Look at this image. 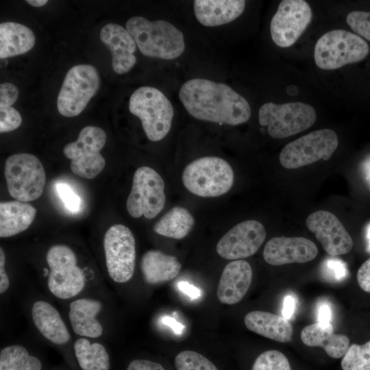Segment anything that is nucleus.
<instances>
[{"mask_svg":"<svg viewBox=\"0 0 370 370\" xmlns=\"http://www.w3.org/2000/svg\"><path fill=\"white\" fill-rule=\"evenodd\" d=\"M179 97L187 112L201 121L237 125L251 116L247 100L223 83L192 79L182 86Z\"/></svg>","mask_w":370,"mask_h":370,"instance_id":"nucleus-1","label":"nucleus"},{"mask_svg":"<svg viewBox=\"0 0 370 370\" xmlns=\"http://www.w3.org/2000/svg\"><path fill=\"white\" fill-rule=\"evenodd\" d=\"M47 266L42 269L45 285L60 300H72L90 284L85 269L81 267L75 251L68 245H53L47 250Z\"/></svg>","mask_w":370,"mask_h":370,"instance_id":"nucleus-2","label":"nucleus"},{"mask_svg":"<svg viewBox=\"0 0 370 370\" xmlns=\"http://www.w3.org/2000/svg\"><path fill=\"white\" fill-rule=\"evenodd\" d=\"M125 26L140 52L146 56L173 60L184 51L183 34L165 20L150 21L142 16H134L127 20Z\"/></svg>","mask_w":370,"mask_h":370,"instance_id":"nucleus-3","label":"nucleus"},{"mask_svg":"<svg viewBox=\"0 0 370 370\" xmlns=\"http://www.w3.org/2000/svg\"><path fill=\"white\" fill-rule=\"evenodd\" d=\"M130 112L141 121L149 140L159 141L169 132L174 116L173 106L158 89L141 86L131 95Z\"/></svg>","mask_w":370,"mask_h":370,"instance_id":"nucleus-4","label":"nucleus"},{"mask_svg":"<svg viewBox=\"0 0 370 370\" xmlns=\"http://www.w3.org/2000/svg\"><path fill=\"white\" fill-rule=\"evenodd\" d=\"M182 182L191 193L203 197H214L227 193L234 183V172L225 160L203 157L189 163L182 173Z\"/></svg>","mask_w":370,"mask_h":370,"instance_id":"nucleus-5","label":"nucleus"},{"mask_svg":"<svg viewBox=\"0 0 370 370\" xmlns=\"http://www.w3.org/2000/svg\"><path fill=\"white\" fill-rule=\"evenodd\" d=\"M369 47L356 34L335 29L323 34L317 40L314 52L316 64L324 70H333L362 60Z\"/></svg>","mask_w":370,"mask_h":370,"instance_id":"nucleus-6","label":"nucleus"},{"mask_svg":"<svg viewBox=\"0 0 370 370\" xmlns=\"http://www.w3.org/2000/svg\"><path fill=\"white\" fill-rule=\"evenodd\" d=\"M4 175L9 194L22 202L34 201L42 194L46 174L40 160L31 153H19L9 156Z\"/></svg>","mask_w":370,"mask_h":370,"instance_id":"nucleus-7","label":"nucleus"},{"mask_svg":"<svg viewBox=\"0 0 370 370\" xmlns=\"http://www.w3.org/2000/svg\"><path fill=\"white\" fill-rule=\"evenodd\" d=\"M317 119L314 108L301 102L263 104L258 112L259 123L267 127L269 134L284 138L310 127Z\"/></svg>","mask_w":370,"mask_h":370,"instance_id":"nucleus-8","label":"nucleus"},{"mask_svg":"<svg viewBox=\"0 0 370 370\" xmlns=\"http://www.w3.org/2000/svg\"><path fill=\"white\" fill-rule=\"evenodd\" d=\"M100 86L99 75L90 64H77L66 73L57 99L60 114L73 117L79 114Z\"/></svg>","mask_w":370,"mask_h":370,"instance_id":"nucleus-9","label":"nucleus"},{"mask_svg":"<svg viewBox=\"0 0 370 370\" xmlns=\"http://www.w3.org/2000/svg\"><path fill=\"white\" fill-rule=\"evenodd\" d=\"M106 139V134L101 128L95 126L84 127L77 139L66 145L63 149L64 155L71 161V171L86 179L97 176L106 164L100 151Z\"/></svg>","mask_w":370,"mask_h":370,"instance_id":"nucleus-10","label":"nucleus"},{"mask_svg":"<svg viewBox=\"0 0 370 370\" xmlns=\"http://www.w3.org/2000/svg\"><path fill=\"white\" fill-rule=\"evenodd\" d=\"M107 273L116 284H124L133 277L136 262V243L131 230L121 224L111 226L103 238Z\"/></svg>","mask_w":370,"mask_h":370,"instance_id":"nucleus-11","label":"nucleus"},{"mask_svg":"<svg viewBox=\"0 0 370 370\" xmlns=\"http://www.w3.org/2000/svg\"><path fill=\"white\" fill-rule=\"evenodd\" d=\"M165 202L164 183L161 176L151 167H139L134 174L127 199L128 213L134 218L143 215L153 219L162 210Z\"/></svg>","mask_w":370,"mask_h":370,"instance_id":"nucleus-12","label":"nucleus"},{"mask_svg":"<svg viewBox=\"0 0 370 370\" xmlns=\"http://www.w3.org/2000/svg\"><path fill=\"white\" fill-rule=\"evenodd\" d=\"M338 145V136L333 130H316L284 146L280 153V162L284 168L293 169L319 160H328Z\"/></svg>","mask_w":370,"mask_h":370,"instance_id":"nucleus-13","label":"nucleus"},{"mask_svg":"<svg viewBox=\"0 0 370 370\" xmlns=\"http://www.w3.org/2000/svg\"><path fill=\"white\" fill-rule=\"evenodd\" d=\"M312 17L309 4L303 0H283L270 25L273 42L280 47L292 46L305 31Z\"/></svg>","mask_w":370,"mask_h":370,"instance_id":"nucleus-14","label":"nucleus"},{"mask_svg":"<svg viewBox=\"0 0 370 370\" xmlns=\"http://www.w3.org/2000/svg\"><path fill=\"white\" fill-rule=\"evenodd\" d=\"M264 225L255 220H247L234 226L219 241L217 252L227 260H240L254 255L266 238Z\"/></svg>","mask_w":370,"mask_h":370,"instance_id":"nucleus-15","label":"nucleus"},{"mask_svg":"<svg viewBox=\"0 0 370 370\" xmlns=\"http://www.w3.org/2000/svg\"><path fill=\"white\" fill-rule=\"evenodd\" d=\"M306 225L329 255L341 256L352 249V237L332 212L326 210L314 212L307 217Z\"/></svg>","mask_w":370,"mask_h":370,"instance_id":"nucleus-16","label":"nucleus"},{"mask_svg":"<svg viewBox=\"0 0 370 370\" xmlns=\"http://www.w3.org/2000/svg\"><path fill=\"white\" fill-rule=\"evenodd\" d=\"M318 254L316 245L304 237H274L265 245L263 258L269 264L280 266L291 263H305Z\"/></svg>","mask_w":370,"mask_h":370,"instance_id":"nucleus-17","label":"nucleus"},{"mask_svg":"<svg viewBox=\"0 0 370 370\" xmlns=\"http://www.w3.org/2000/svg\"><path fill=\"white\" fill-rule=\"evenodd\" d=\"M104 310L103 301L92 297H77L69 305L68 317L73 332L79 337H101L104 328L99 317Z\"/></svg>","mask_w":370,"mask_h":370,"instance_id":"nucleus-18","label":"nucleus"},{"mask_svg":"<svg viewBox=\"0 0 370 370\" xmlns=\"http://www.w3.org/2000/svg\"><path fill=\"white\" fill-rule=\"evenodd\" d=\"M101 42L110 51L112 66L118 74L127 73L135 65L137 45L130 32L120 25L108 23L100 31Z\"/></svg>","mask_w":370,"mask_h":370,"instance_id":"nucleus-19","label":"nucleus"},{"mask_svg":"<svg viewBox=\"0 0 370 370\" xmlns=\"http://www.w3.org/2000/svg\"><path fill=\"white\" fill-rule=\"evenodd\" d=\"M32 321L37 331L47 341L56 345L67 344L71 335L60 313L50 302L38 299L30 309Z\"/></svg>","mask_w":370,"mask_h":370,"instance_id":"nucleus-20","label":"nucleus"},{"mask_svg":"<svg viewBox=\"0 0 370 370\" xmlns=\"http://www.w3.org/2000/svg\"><path fill=\"white\" fill-rule=\"evenodd\" d=\"M252 280V269L243 260L229 262L221 275L217 295L219 300L232 305L241 301L248 291Z\"/></svg>","mask_w":370,"mask_h":370,"instance_id":"nucleus-21","label":"nucleus"},{"mask_svg":"<svg viewBox=\"0 0 370 370\" xmlns=\"http://www.w3.org/2000/svg\"><path fill=\"white\" fill-rule=\"evenodd\" d=\"M243 0H196L194 12L197 20L203 25L215 27L230 23L244 11Z\"/></svg>","mask_w":370,"mask_h":370,"instance_id":"nucleus-22","label":"nucleus"},{"mask_svg":"<svg viewBox=\"0 0 370 370\" xmlns=\"http://www.w3.org/2000/svg\"><path fill=\"white\" fill-rule=\"evenodd\" d=\"M303 343L309 347H321L333 358L343 357L349 347V338L336 334L331 323L319 322L305 326L301 332Z\"/></svg>","mask_w":370,"mask_h":370,"instance_id":"nucleus-23","label":"nucleus"},{"mask_svg":"<svg viewBox=\"0 0 370 370\" xmlns=\"http://www.w3.org/2000/svg\"><path fill=\"white\" fill-rule=\"evenodd\" d=\"M248 330L269 339L280 342L291 341L293 328L288 319L278 314L260 310L251 311L244 317Z\"/></svg>","mask_w":370,"mask_h":370,"instance_id":"nucleus-24","label":"nucleus"},{"mask_svg":"<svg viewBox=\"0 0 370 370\" xmlns=\"http://www.w3.org/2000/svg\"><path fill=\"white\" fill-rule=\"evenodd\" d=\"M182 265L174 256L160 250L146 251L140 260V271L145 282L159 284L174 279L179 274Z\"/></svg>","mask_w":370,"mask_h":370,"instance_id":"nucleus-25","label":"nucleus"},{"mask_svg":"<svg viewBox=\"0 0 370 370\" xmlns=\"http://www.w3.org/2000/svg\"><path fill=\"white\" fill-rule=\"evenodd\" d=\"M36 209L19 201L0 204V236L8 238L26 230L32 224Z\"/></svg>","mask_w":370,"mask_h":370,"instance_id":"nucleus-26","label":"nucleus"},{"mask_svg":"<svg viewBox=\"0 0 370 370\" xmlns=\"http://www.w3.org/2000/svg\"><path fill=\"white\" fill-rule=\"evenodd\" d=\"M35 42L34 32L27 26L14 22L0 24L1 59L27 53L33 48Z\"/></svg>","mask_w":370,"mask_h":370,"instance_id":"nucleus-27","label":"nucleus"},{"mask_svg":"<svg viewBox=\"0 0 370 370\" xmlns=\"http://www.w3.org/2000/svg\"><path fill=\"white\" fill-rule=\"evenodd\" d=\"M194 223V218L186 208L175 206L156 223L153 230L161 236L182 239L190 233Z\"/></svg>","mask_w":370,"mask_h":370,"instance_id":"nucleus-28","label":"nucleus"},{"mask_svg":"<svg viewBox=\"0 0 370 370\" xmlns=\"http://www.w3.org/2000/svg\"><path fill=\"white\" fill-rule=\"evenodd\" d=\"M79 337L73 344L75 358L82 370H109L110 357L103 344Z\"/></svg>","mask_w":370,"mask_h":370,"instance_id":"nucleus-29","label":"nucleus"},{"mask_svg":"<svg viewBox=\"0 0 370 370\" xmlns=\"http://www.w3.org/2000/svg\"><path fill=\"white\" fill-rule=\"evenodd\" d=\"M41 361L21 345H10L0 352V370H41Z\"/></svg>","mask_w":370,"mask_h":370,"instance_id":"nucleus-30","label":"nucleus"},{"mask_svg":"<svg viewBox=\"0 0 370 370\" xmlns=\"http://www.w3.org/2000/svg\"><path fill=\"white\" fill-rule=\"evenodd\" d=\"M341 365L343 370H370V341L350 345Z\"/></svg>","mask_w":370,"mask_h":370,"instance_id":"nucleus-31","label":"nucleus"},{"mask_svg":"<svg viewBox=\"0 0 370 370\" xmlns=\"http://www.w3.org/2000/svg\"><path fill=\"white\" fill-rule=\"evenodd\" d=\"M177 370H218L217 367L204 356L192 350H184L175 358Z\"/></svg>","mask_w":370,"mask_h":370,"instance_id":"nucleus-32","label":"nucleus"},{"mask_svg":"<svg viewBox=\"0 0 370 370\" xmlns=\"http://www.w3.org/2000/svg\"><path fill=\"white\" fill-rule=\"evenodd\" d=\"M251 370H291L288 358L278 350H267L255 360Z\"/></svg>","mask_w":370,"mask_h":370,"instance_id":"nucleus-33","label":"nucleus"},{"mask_svg":"<svg viewBox=\"0 0 370 370\" xmlns=\"http://www.w3.org/2000/svg\"><path fill=\"white\" fill-rule=\"evenodd\" d=\"M346 22L357 34L370 41V12H352L347 14Z\"/></svg>","mask_w":370,"mask_h":370,"instance_id":"nucleus-34","label":"nucleus"},{"mask_svg":"<svg viewBox=\"0 0 370 370\" xmlns=\"http://www.w3.org/2000/svg\"><path fill=\"white\" fill-rule=\"evenodd\" d=\"M56 190L65 208L71 212H78L82 201L71 187L65 183H58L56 185Z\"/></svg>","mask_w":370,"mask_h":370,"instance_id":"nucleus-35","label":"nucleus"},{"mask_svg":"<svg viewBox=\"0 0 370 370\" xmlns=\"http://www.w3.org/2000/svg\"><path fill=\"white\" fill-rule=\"evenodd\" d=\"M22 122L19 112L13 107H0V132H8L18 128Z\"/></svg>","mask_w":370,"mask_h":370,"instance_id":"nucleus-36","label":"nucleus"},{"mask_svg":"<svg viewBox=\"0 0 370 370\" xmlns=\"http://www.w3.org/2000/svg\"><path fill=\"white\" fill-rule=\"evenodd\" d=\"M323 273L334 281L344 280L348 273L345 262L338 258H328L323 264Z\"/></svg>","mask_w":370,"mask_h":370,"instance_id":"nucleus-37","label":"nucleus"},{"mask_svg":"<svg viewBox=\"0 0 370 370\" xmlns=\"http://www.w3.org/2000/svg\"><path fill=\"white\" fill-rule=\"evenodd\" d=\"M18 88L11 83L0 85V107H8L13 105L18 99Z\"/></svg>","mask_w":370,"mask_h":370,"instance_id":"nucleus-38","label":"nucleus"},{"mask_svg":"<svg viewBox=\"0 0 370 370\" xmlns=\"http://www.w3.org/2000/svg\"><path fill=\"white\" fill-rule=\"evenodd\" d=\"M356 278L360 287L364 291L370 293V258L360 266Z\"/></svg>","mask_w":370,"mask_h":370,"instance_id":"nucleus-39","label":"nucleus"},{"mask_svg":"<svg viewBox=\"0 0 370 370\" xmlns=\"http://www.w3.org/2000/svg\"><path fill=\"white\" fill-rule=\"evenodd\" d=\"M6 257L4 250L0 247V295L5 294L10 286V278L5 269Z\"/></svg>","mask_w":370,"mask_h":370,"instance_id":"nucleus-40","label":"nucleus"},{"mask_svg":"<svg viewBox=\"0 0 370 370\" xmlns=\"http://www.w3.org/2000/svg\"><path fill=\"white\" fill-rule=\"evenodd\" d=\"M127 370H166L160 364L144 359H136L130 362Z\"/></svg>","mask_w":370,"mask_h":370,"instance_id":"nucleus-41","label":"nucleus"},{"mask_svg":"<svg viewBox=\"0 0 370 370\" xmlns=\"http://www.w3.org/2000/svg\"><path fill=\"white\" fill-rule=\"evenodd\" d=\"M332 308L330 304L326 301H321L319 304L317 308V317L319 323H331Z\"/></svg>","mask_w":370,"mask_h":370,"instance_id":"nucleus-42","label":"nucleus"},{"mask_svg":"<svg viewBox=\"0 0 370 370\" xmlns=\"http://www.w3.org/2000/svg\"><path fill=\"white\" fill-rule=\"evenodd\" d=\"M296 306L295 297L291 295H287L283 302L282 315L283 317L289 320L292 318Z\"/></svg>","mask_w":370,"mask_h":370,"instance_id":"nucleus-43","label":"nucleus"},{"mask_svg":"<svg viewBox=\"0 0 370 370\" xmlns=\"http://www.w3.org/2000/svg\"><path fill=\"white\" fill-rule=\"evenodd\" d=\"M360 169L363 180L370 189V156L362 160Z\"/></svg>","mask_w":370,"mask_h":370,"instance_id":"nucleus-44","label":"nucleus"},{"mask_svg":"<svg viewBox=\"0 0 370 370\" xmlns=\"http://www.w3.org/2000/svg\"><path fill=\"white\" fill-rule=\"evenodd\" d=\"M179 286L182 291L193 297H196L200 294L199 291L192 286L187 285L186 282L180 283Z\"/></svg>","mask_w":370,"mask_h":370,"instance_id":"nucleus-45","label":"nucleus"},{"mask_svg":"<svg viewBox=\"0 0 370 370\" xmlns=\"http://www.w3.org/2000/svg\"><path fill=\"white\" fill-rule=\"evenodd\" d=\"M27 3L32 5L34 7H42L45 5L48 1L47 0H27Z\"/></svg>","mask_w":370,"mask_h":370,"instance_id":"nucleus-46","label":"nucleus"},{"mask_svg":"<svg viewBox=\"0 0 370 370\" xmlns=\"http://www.w3.org/2000/svg\"><path fill=\"white\" fill-rule=\"evenodd\" d=\"M366 238L367 240V251L370 253V223L366 227Z\"/></svg>","mask_w":370,"mask_h":370,"instance_id":"nucleus-47","label":"nucleus"}]
</instances>
